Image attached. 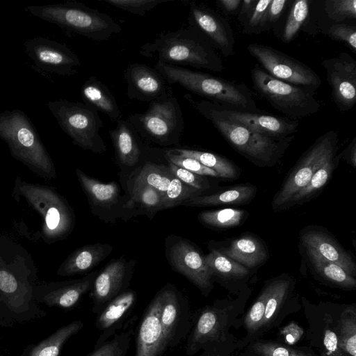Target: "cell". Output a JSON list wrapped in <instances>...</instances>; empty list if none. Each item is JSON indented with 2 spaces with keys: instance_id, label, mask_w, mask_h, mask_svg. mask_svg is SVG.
Here are the masks:
<instances>
[{
  "instance_id": "1",
  "label": "cell",
  "mask_w": 356,
  "mask_h": 356,
  "mask_svg": "<svg viewBox=\"0 0 356 356\" xmlns=\"http://www.w3.org/2000/svg\"><path fill=\"white\" fill-rule=\"evenodd\" d=\"M141 56L172 65L190 66L213 72L223 70L221 58L209 42L189 26L159 33L141 46Z\"/></svg>"
},
{
  "instance_id": "2",
  "label": "cell",
  "mask_w": 356,
  "mask_h": 356,
  "mask_svg": "<svg viewBox=\"0 0 356 356\" xmlns=\"http://www.w3.org/2000/svg\"><path fill=\"white\" fill-rule=\"evenodd\" d=\"M154 68L169 85L177 84L206 97L213 103L245 112L258 109L251 92L243 84H236L208 73L157 61Z\"/></svg>"
},
{
  "instance_id": "3",
  "label": "cell",
  "mask_w": 356,
  "mask_h": 356,
  "mask_svg": "<svg viewBox=\"0 0 356 356\" xmlns=\"http://www.w3.org/2000/svg\"><path fill=\"white\" fill-rule=\"evenodd\" d=\"M0 139L7 144L11 156L37 176L56 179L53 161L24 111L16 108L0 113Z\"/></svg>"
},
{
  "instance_id": "4",
  "label": "cell",
  "mask_w": 356,
  "mask_h": 356,
  "mask_svg": "<svg viewBox=\"0 0 356 356\" xmlns=\"http://www.w3.org/2000/svg\"><path fill=\"white\" fill-rule=\"evenodd\" d=\"M24 10L68 32L97 41L108 40L122 31L121 26L106 13L74 1L28 6Z\"/></svg>"
},
{
  "instance_id": "5",
  "label": "cell",
  "mask_w": 356,
  "mask_h": 356,
  "mask_svg": "<svg viewBox=\"0 0 356 356\" xmlns=\"http://www.w3.org/2000/svg\"><path fill=\"white\" fill-rule=\"evenodd\" d=\"M17 201L23 198L42 218L40 237L48 244L66 238L74 225V215L66 200L51 186L15 179L12 193Z\"/></svg>"
},
{
  "instance_id": "6",
  "label": "cell",
  "mask_w": 356,
  "mask_h": 356,
  "mask_svg": "<svg viewBox=\"0 0 356 356\" xmlns=\"http://www.w3.org/2000/svg\"><path fill=\"white\" fill-rule=\"evenodd\" d=\"M127 120L139 136L162 146L178 145L184 122L181 106L172 90L149 102L145 112Z\"/></svg>"
},
{
  "instance_id": "7",
  "label": "cell",
  "mask_w": 356,
  "mask_h": 356,
  "mask_svg": "<svg viewBox=\"0 0 356 356\" xmlns=\"http://www.w3.org/2000/svg\"><path fill=\"white\" fill-rule=\"evenodd\" d=\"M47 107L74 145L94 153L106 152V146L99 132L104 124L95 108L63 99L49 101Z\"/></svg>"
},
{
  "instance_id": "8",
  "label": "cell",
  "mask_w": 356,
  "mask_h": 356,
  "mask_svg": "<svg viewBox=\"0 0 356 356\" xmlns=\"http://www.w3.org/2000/svg\"><path fill=\"white\" fill-rule=\"evenodd\" d=\"M203 116L212 122L237 152L259 166L273 165L294 138L293 135L286 138L270 137L213 115Z\"/></svg>"
},
{
  "instance_id": "9",
  "label": "cell",
  "mask_w": 356,
  "mask_h": 356,
  "mask_svg": "<svg viewBox=\"0 0 356 356\" xmlns=\"http://www.w3.org/2000/svg\"><path fill=\"white\" fill-rule=\"evenodd\" d=\"M251 75L256 90L289 117L299 119L318 111L320 104L314 96V90L279 80L258 65L252 70Z\"/></svg>"
},
{
  "instance_id": "10",
  "label": "cell",
  "mask_w": 356,
  "mask_h": 356,
  "mask_svg": "<svg viewBox=\"0 0 356 356\" xmlns=\"http://www.w3.org/2000/svg\"><path fill=\"white\" fill-rule=\"evenodd\" d=\"M338 135L330 131L320 136L290 172L272 201L274 210L283 209L305 187L314 174L328 159L336 155Z\"/></svg>"
},
{
  "instance_id": "11",
  "label": "cell",
  "mask_w": 356,
  "mask_h": 356,
  "mask_svg": "<svg viewBox=\"0 0 356 356\" xmlns=\"http://www.w3.org/2000/svg\"><path fill=\"white\" fill-rule=\"evenodd\" d=\"M184 98L202 115H213L267 136L286 138L298 127V122L288 118L238 111L208 100L195 101L189 94Z\"/></svg>"
},
{
  "instance_id": "12",
  "label": "cell",
  "mask_w": 356,
  "mask_h": 356,
  "mask_svg": "<svg viewBox=\"0 0 356 356\" xmlns=\"http://www.w3.org/2000/svg\"><path fill=\"white\" fill-rule=\"evenodd\" d=\"M248 50L267 73L279 80L313 90L321 84L318 75L312 68L271 47L252 43Z\"/></svg>"
},
{
  "instance_id": "13",
  "label": "cell",
  "mask_w": 356,
  "mask_h": 356,
  "mask_svg": "<svg viewBox=\"0 0 356 356\" xmlns=\"http://www.w3.org/2000/svg\"><path fill=\"white\" fill-rule=\"evenodd\" d=\"M24 52L40 72L72 76L81 66L78 56L65 44L41 36L26 40Z\"/></svg>"
},
{
  "instance_id": "14",
  "label": "cell",
  "mask_w": 356,
  "mask_h": 356,
  "mask_svg": "<svg viewBox=\"0 0 356 356\" xmlns=\"http://www.w3.org/2000/svg\"><path fill=\"white\" fill-rule=\"evenodd\" d=\"M225 328V309L216 303L197 310L192 315V327L186 338V353L211 356L222 341Z\"/></svg>"
},
{
  "instance_id": "15",
  "label": "cell",
  "mask_w": 356,
  "mask_h": 356,
  "mask_svg": "<svg viewBox=\"0 0 356 356\" xmlns=\"http://www.w3.org/2000/svg\"><path fill=\"white\" fill-rule=\"evenodd\" d=\"M170 241H166V256L172 268L208 296L213 288V273L204 256L188 239L175 237Z\"/></svg>"
},
{
  "instance_id": "16",
  "label": "cell",
  "mask_w": 356,
  "mask_h": 356,
  "mask_svg": "<svg viewBox=\"0 0 356 356\" xmlns=\"http://www.w3.org/2000/svg\"><path fill=\"white\" fill-rule=\"evenodd\" d=\"M163 294L160 321L167 348L179 346L192 327V314L186 298L172 284L161 289Z\"/></svg>"
},
{
  "instance_id": "17",
  "label": "cell",
  "mask_w": 356,
  "mask_h": 356,
  "mask_svg": "<svg viewBox=\"0 0 356 356\" xmlns=\"http://www.w3.org/2000/svg\"><path fill=\"white\" fill-rule=\"evenodd\" d=\"M79 181L90 202L92 212L104 220H115L122 216L123 209H128L129 198L120 194V188L115 181L103 183L92 178L76 168Z\"/></svg>"
},
{
  "instance_id": "18",
  "label": "cell",
  "mask_w": 356,
  "mask_h": 356,
  "mask_svg": "<svg viewBox=\"0 0 356 356\" xmlns=\"http://www.w3.org/2000/svg\"><path fill=\"white\" fill-rule=\"evenodd\" d=\"M134 261L120 257L111 261L98 272L90 290L92 312L97 314L115 296L128 289Z\"/></svg>"
},
{
  "instance_id": "19",
  "label": "cell",
  "mask_w": 356,
  "mask_h": 356,
  "mask_svg": "<svg viewBox=\"0 0 356 356\" xmlns=\"http://www.w3.org/2000/svg\"><path fill=\"white\" fill-rule=\"evenodd\" d=\"M323 65L332 88L333 101L342 111L352 108L356 102V61L348 53L325 59Z\"/></svg>"
},
{
  "instance_id": "20",
  "label": "cell",
  "mask_w": 356,
  "mask_h": 356,
  "mask_svg": "<svg viewBox=\"0 0 356 356\" xmlns=\"http://www.w3.org/2000/svg\"><path fill=\"white\" fill-rule=\"evenodd\" d=\"M189 25L198 31L224 56L234 54V36L228 22L214 10L198 4L189 3Z\"/></svg>"
},
{
  "instance_id": "21",
  "label": "cell",
  "mask_w": 356,
  "mask_h": 356,
  "mask_svg": "<svg viewBox=\"0 0 356 356\" xmlns=\"http://www.w3.org/2000/svg\"><path fill=\"white\" fill-rule=\"evenodd\" d=\"M162 300L160 289L143 312L136 332L135 356H162L168 349L160 321Z\"/></svg>"
},
{
  "instance_id": "22",
  "label": "cell",
  "mask_w": 356,
  "mask_h": 356,
  "mask_svg": "<svg viewBox=\"0 0 356 356\" xmlns=\"http://www.w3.org/2000/svg\"><path fill=\"white\" fill-rule=\"evenodd\" d=\"M129 99L152 102L166 94L170 85L154 67L141 63L129 64L124 73Z\"/></svg>"
},
{
  "instance_id": "23",
  "label": "cell",
  "mask_w": 356,
  "mask_h": 356,
  "mask_svg": "<svg viewBox=\"0 0 356 356\" xmlns=\"http://www.w3.org/2000/svg\"><path fill=\"white\" fill-rule=\"evenodd\" d=\"M137 296L134 290L127 289L113 298L97 314L95 325L99 336L94 347L102 345L122 329L125 318L135 307Z\"/></svg>"
},
{
  "instance_id": "24",
  "label": "cell",
  "mask_w": 356,
  "mask_h": 356,
  "mask_svg": "<svg viewBox=\"0 0 356 356\" xmlns=\"http://www.w3.org/2000/svg\"><path fill=\"white\" fill-rule=\"evenodd\" d=\"M307 252L334 263L355 277L356 266L350 254L327 232L319 229H307L301 236Z\"/></svg>"
},
{
  "instance_id": "25",
  "label": "cell",
  "mask_w": 356,
  "mask_h": 356,
  "mask_svg": "<svg viewBox=\"0 0 356 356\" xmlns=\"http://www.w3.org/2000/svg\"><path fill=\"white\" fill-rule=\"evenodd\" d=\"M99 271L90 272L74 280L51 284V289L42 298L49 306L69 309L74 307L87 292L92 289Z\"/></svg>"
},
{
  "instance_id": "26",
  "label": "cell",
  "mask_w": 356,
  "mask_h": 356,
  "mask_svg": "<svg viewBox=\"0 0 356 356\" xmlns=\"http://www.w3.org/2000/svg\"><path fill=\"white\" fill-rule=\"evenodd\" d=\"M113 250L108 243L86 245L73 251L60 264L57 274L60 276L82 275L89 272Z\"/></svg>"
},
{
  "instance_id": "27",
  "label": "cell",
  "mask_w": 356,
  "mask_h": 356,
  "mask_svg": "<svg viewBox=\"0 0 356 356\" xmlns=\"http://www.w3.org/2000/svg\"><path fill=\"white\" fill-rule=\"evenodd\" d=\"M117 159L125 167L136 165L142 156L140 137L127 120L120 119L115 129L109 131Z\"/></svg>"
},
{
  "instance_id": "28",
  "label": "cell",
  "mask_w": 356,
  "mask_h": 356,
  "mask_svg": "<svg viewBox=\"0 0 356 356\" xmlns=\"http://www.w3.org/2000/svg\"><path fill=\"white\" fill-rule=\"evenodd\" d=\"M221 252L248 269L261 265L268 256L264 243L252 234H243L233 239Z\"/></svg>"
},
{
  "instance_id": "29",
  "label": "cell",
  "mask_w": 356,
  "mask_h": 356,
  "mask_svg": "<svg viewBox=\"0 0 356 356\" xmlns=\"http://www.w3.org/2000/svg\"><path fill=\"white\" fill-rule=\"evenodd\" d=\"M83 103L106 114L113 121L121 119V112L115 98L105 84L95 76H90L81 88Z\"/></svg>"
},
{
  "instance_id": "30",
  "label": "cell",
  "mask_w": 356,
  "mask_h": 356,
  "mask_svg": "<svg viewBox=\"0 0 356 356\" xmlns=\"http://www.w3.org/2000/svg\"><path fill=\"white\" fill-rule=\"evenodd\" d=\"M256 194L257 188L254 186L250 184H241L211 195L195 197L186 201L182 205L205 207L222 204H243L250 202Z\"/></svg>"
},
{
  "instance_id": "31",
  "label": "cell",
  "mask_w": 356,
  "mask_h": 356,
  "mask_svg": "<svg viewBox=\"0 0 356 356\" xmlns=\"http://www.w3.org/2000/svg\"><path fill=\"white\" fill-rule=\"evenodd\" d=\"M267 285L268 292L261 334L273 327L278 322L279 316L289 295L291 280L288 277H279Z\"/></svg>"
},
{
  "instance_id": "32",
  "label": "cell",
  "mask_w": 356,
  "mask_h": 356,
  "mask_svg": "<svg viewBox=\"0 0 356 356\" xmlns=\"http://www.w3.org/2000/svg\"><path fill=\"white\" fill-rule=\"evenodd\" d=\"M169 150L184 156L196 159L204 166L215 171L218 175L219 178L233 180L240 177V171L237 166L229 159L218 154L182 148H175Z\"/></svg>"
},
{
  "instance_id": "33",
  "label": "cell",
  "mask_w": 356,
  "mask_h": 356,
  "mask_svg": "<svg viewBox=\"0 0 356 356\" xmlns=\"http://www.w3.org/2000/svg\"><path fill=\"white\" fill-rule=\"evenodd\" d=\"M339 159V155H334L328 159L314 174L308 184L289 200L285 207H289L304 202L321 191L330 179L337 165Z\"/></svg>"
},
{
  "instance_id": "34",
  "label": "cell",
  "mask_w": 356,
  "mask_h": 356,
  "mask_svg": "<svg viewBox=\"0 0 356 356\" xmlns=\"http://www.w3.org/2000/svg\"><path fill=\"white\" fill-rule=\"evenodd\" d=\"M83 327L81 321H74L57 330L40 342L31 352L30 356H58L65 343Z\"/></svg>"
},
{
  "instance_id": "35",
  "label": "cell",
  "mask_w": 356,
  "mask_h": 356,
  "mask_svg": "<svg viewBox=\"0 0 356 356\" xmlns=\"http://www.w3.org/2000/svg\"><path fill=\"white\" fill-rule=\"evenodd\" d=\"M307 254L315 270L325 280L340 288L355 289V277L349 275L339 265L328 261L312 252H307Z\"/></svg>"
},
{
  "instance_id": "36",
  "label": "cell",
  "mask_w": 356,
  "mask_h": 356,
  "mask_svg": "<svg viewBox=\"0 0 356 356\" xmlns=\"http://www.w3.org/2000/svg\"><path fill=\"white\" fill-rule=\"evenodd\" d=\"M205 261L211 269L213 276L223 279H241L249 274V270L239 263L227 257L217 249H211L204 256Z\"/></svg>"
},
{
  "instance_id": "37",
  "label": "cell",
  "mask_w": 356,
  "mask_h": 356,
  "mask_svg": "<svg viewBox=\"0 0 356 356\" xmlns=\"http://www.w3.org/2000/svg\"><path fill=\"white\" fill-rule=\"evenodd\" d=\"M162 194L155 188L143 184L133 182L131 196L127 203L129 209L138 207L150 218L161 210Z\"/></svg>"
},
{
  "instance_id": "38",
  "label": "cell",
  "mask_w": 356,
  "mask_h": 356,
  "mask_svg": "<svg viewBox=\"0 0 356 356\" xmlns=\"http://www.w3.org/2000/svg\"><path fill=\"white\" fill-rule=\"evenodd\" d=\"M136 317L129 320L124 329L114 334L102 345L94 347L87 356H127L134 333Z\"/></svg>"
},
{
  "instance_id": "39",
  "label": "cell",
  "mask_w": 356,
  "mask_h": 356,
  "mask_svg": "<svg viewBox=\"0 0 356 356\" xmlns=\"http://www.w3.org/2000/svg\"><path fill=\"white\" fill-rule=\"evenodd\" d=\"M174 177L168 165L147 161L136 176L134 182L149 186L163 195Z\"/></svg>"
},
{
  "instance_id": "40",
  "label": "cell",
  "mask_w": 356,
  "mask_h": 356,
  "mask_svg": "<svg viewBox=\"0 0 356 356\" xmlns=\"http://www.w3.org/2000/svg\"><path fill=\"white\" fill-rule=\"evenodd\" d=\"M248 216L246 211L226 208L202 211L199 213L198 219L209 227L225 229L239 226Z\"/></svg>"
},
{
  "instance_id": "41",
  "label": "cell",
  "mask_w": 356,
  "mask_h": 356,
  "mask_svg": "<svg viewBox=\"0 0 356 356\" xmlns=\"http://www.w3.org/2000/svg\"><path fill=\"white\" fill-rule=\"evenodd\" d=\"M341 349L348 356H356V312L355 307L346 308L334 325Z\"/></svg>"
},
{
  "instance_id": "42",
  "label": "cell",
  "mask_w": 356,
  "mask_h": 356,
  "mask_svg": "<svg viewBox=\"0 0 356 356\" xmlns=\"http://www.w3.org/2000/svg\"><path fill=\"white\" fill-rule=\"evenodd\" d=\"M203 192L186 184L175 177L162 195L161 210L183 204L186 201L201 195Z\"/></svg>"
},
{
  "instance_id": "43",
  "label": "cell",
  "mask_w": 356,
  "mask_h": 356,
  "mask_svg": "<svg viewBox=\"0 0 356 356\" xmlns=\"http://www.w3.org/2000/svg\"><path fill=\"white\" fill-rule=\"evenodd\" d=\"M249 351L254 356H316L310 351L271 341H253Z\"/></svg>"
},
{
  "instance_id": "44",
  "label": "cell",
  "mask_w": 356,
  "mask_h": 356,
  "mask_svg": "<svg viewBox=\"0 0 356 356\" xmlns=\"http://www.w3.org/2000/svg\"><path fill=\"white\" fill-rule=\"evenodd\" d=\"M309 13V1L298 0L293 2L285 24L282 40L289 42L293 40Z\"/></svg>"
},
{
  "instance_id": "45",
  "label": "cell",
  "mask_w": 356,
  "mask_h": 356,
  "mask_svg": "<svg viewBox=\"0 0 356 356\" xmlns=\"http://www.w3.org/2000/svg\"><path fill=\"white\" fill-rule=\"evenodd\" d=\"M268 285H265L244 318V327L249 336L261 334L264 321Z\"/></svg>"
},
{
  "instance_id": "46",
  "label": "cell",
  "mask_w": 356,
  "mask_h": 356,
  "mask_svg": "<svg viewBox=\"0 0 356 356\" xmlns=\"http://www.w3.org/2000/svg\"><path fill=\"white\" fill-rule=\"evenodd\" d=\"M325 10L330 19L336 22H343L346 19L356 18L355 0H327Z\"/></svg>"
},
{
  "instance_id": "47",
  "label": "cell",
  "mask_w": 356,
  "mask_h": 356,
  "mask_svg": "<svg viewBox=\"0 0 356 356\" xmlns=\"http://www.w3.org/2000/svg\"><path fill=\"white\" fill-rule=\"evenodd\" d=\"M271 0L257 1L248 18L243 24V33H259L267 27L266 15Z\"/></svg>"
},
{
  "instance_id": "48",
  "label": "cell",
  "mask_w": 356,
  "mask_h": 356,
  "mask_svg": "<svg viewBox=\"0 0 356 356\" xmlns=\"http://www.w3.org/2000/svg\"><path fill=\"white\" fill-rule=\"evenodd\" d=\"M165 159L175 165L186 169L199 175L206 177H219L218 175L213 170L204 166L196 159L184 156L170 150H168L164 154Z\"/></svg>"
},
{
  "instance_id": "49",
  "label": "cell",
  "mask_w": 356,
  "mask_h": 356,
  "mask_svg": "<svg viewBox=\"0 0 356 356\" xmlns=\"http://www.w3.org/2000/svg\"><path fill=\"white\" fill-rule=\"evenodd\" d=\"M173 0H102L114 7L143 17L161 3Z\"/></svg>"
},
{
  "instance_id": "50",
  "label": "cell",
  "mask_w": 356,
  "mask_h": 356,
  "mask_svg": "<svg viewBox=\"0 0 356 356\" xmlns=\"http://www.w3.org/2000/svg\"><path fill=\"white\" fill-rule=\"evenodd\" d=\"M167 162V165L173 175L186 184L189 185L202 192L205 191L211 187L207 177L199 175L190 172L186 169L175 165L170 161Z\"/></svg>"
},
{
  "instance_id": "51",
  "label": "cell",
  "mask_w": 356,
  "mask_h": 356,
  "mask_svg": "<svg viewBox=\"0 0 356 356\" xmlns=\"http://www.w3.org/2000/svg\"><path fill=\"white\" fill-rule=\"evenodd\" d=\"M323 343V356H348L340 347L334 325L330 318L326 320Z\"/></svg>"
},
{
  "instance_id": "52",
  "label": "cell",
  "mask_w": 356,
  "mask_h": 356,
  "mask_svg": "<svg viewBox=\"0 0 356 356\" xmlns=\"http://www.w3.org/2000/svg\"><path fill=\"white\" fill-rule=\"evenodd\" d=\"M333 40L345 42L353 51L356 49V26L346 24H334L328 31Z\"/></svg>"
},
{
  "instance_id": "53",
  "label": "cell",
  "mask_w": 356,
  "mask_h": 356,
  "mask_svg": "<svg viewBox=\"0 0 356 356\" xmlns=\"http://www.w3.org/2000/svg\"><path fill=\"white\" fill-rule=\"evenodd\" d=\"M284 344L289 346L296 343L303 334L302 329L295 322H290L282 327L280 333Z\"/></svg>"
},
{
  "instance_id": "54",
  "label": "cell",
  "mask_w": 356,
  "mask_h": 356,
  "mask_svg": "<svg viewBox=\"0 0 356 356\" xmlns=\"http://www.w3.org/2000/svg\"><path fill=\"white\" fill-rule=\"evenodd\" d=\"M288 3L287 0H271L267 10V24H272L279 19Z\"/></svg>"
},
{
  "instance_id": "55",
  "label": "cell",
  "mask_w": 356,
  "mask_h": 356,
  "mask_svg": "<svg viewBox=\"0 0 356 356\" xmlns=\"http://www.w3.org/2000/svg\"><path fill=\"white\" fill-rule=\"evenodd\" d=\"M257 3L256 0H243L241 4V9L238 15V19L243 24L250 14L253 10L255 4Z\"/></svg>"
},
{
  "instance_id": "56",
  "label": "cell",
  "mask_w": 356,
  "mask_h": 356,
  "mask_svg": "<svg viewBox=\"0 0 356 356\" xmlns=\"http://www.w3.org/2000/svg\"><path fill=\"white\" fill-rule=\"evenodd\" d=\"M343 154H344V156H348L347 159L349 161L350 163L353 167H355V165H356V139H355V138H353L351 143L345 149V151L343 152Z\"/></svg>"
},
{
  "instance_id": "57",
  "label": "cell",
  "mask_w": 356,
  "mask_h": 356,
  "mask_svg": "<svg viewBox=\"0 0 356 356\" xmlns=\"http://www.w3.org/2000/svg\"><path fill=\"white\" fill-rule=\"evenodd\" d=\"M218 1L227 12L233 13L241 4L242 0H219Z\"/></svg>"
},
{
  "instance_id": "58",
  "label": "cell",
  "mask_w": 356,
  "mask_h": 356,
  "mask_svg": "<svg viewBox=\"0 0 356 356\" xmlns=\"http://www.w3.org/2000/svg\"><path fill=\"white\" fill-rule=\"evenodd\" d=\"M241 356H249V355H245H245H244V354H243V355H241Z\"/></svg>"
}]
</instances>
